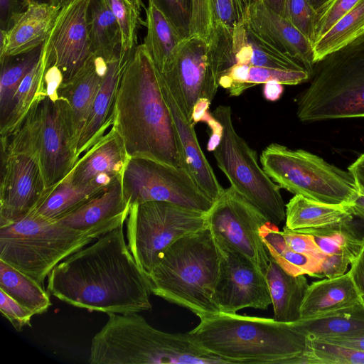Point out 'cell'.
I'll use <instances>...</instances> for the list:
<instances>
[{
    "instance_id": "cell-1",
    "label": "cell",
    "mask_w": 364,
    "mask_h": 364,
    "mask_svg": "<svg viewBox=\"0 0 364 364\" xmlns=\"http://www.w3.org/2000/svg\"><path fill=\"white\" fill-rule=\"evenodd\" d=\"M46 290L89 311L128 314L152 308L148 276L125 242L124 225L58 264L48 276Z\"/></svg>"
},
{
    "instance_id": "cell-2",
    "label": "cell",
    "mask_w": 364,
    "mask_h": 364,
    "mask_svg": "<svg viewBox=\"0 0 364 364\" xmlns=\"http://www.w3.org/2000/svg\"><path fill=\"white\" fill-rule=\"evenodd\" d=\"M110 119L129 157L181 167L178 139L160 73L143 43L136 47L122 69Z\"/></svg>"
},
{
    "instance_id": "cell-3",
    "label": "cell",
    "mask_w": 364,
    "mask_h": 364,
    "mask_svg": "<svg viewBox=\"0 0 364 364\" xmlns=\"http://www.w3.org/2000/svg\"><path fill=\"white\" fill-rule=\"evenodd\" d=\"M188 333L228 363L304 364L306 336L293 323L220 312Z\"/></svg>"
},
{
    "instance_id": "cell-4",
    "label": "cell",
    "mask_w": 364,
    "mask_h": 364,
    "mask_svg": "<svg viewBox=\"0 0 364 364\" xmlns=\"http://www.w3.org/2000/svg\"><path fill=\"white\" fill-rule=\"evenodd\" d=\"M107 315L91 340L90 364H227L200 347L188 332L161 331L138 313Z\"/></svg>"
},
{
    "instance_id": "cell-5",
    "label": "cell",
    "mask_w": 364,
    "mask_h": 364,
    "mask_svg": "<svg viewBox=\"0 0 364 364\" xmlns=\"http://www.w3.org/2000/svg\"><path fill=\"white\" fill-rule=\"evenodd\" d=\"M220 258L208 227L181 237L166 250L148 276L151 293L200 319L219 314L214 291Z\"/></svg>"
},
{
    "instance_id": "cell-6",
    "label": "cell",
    "mask_w": 364,
    "mask_h": 364,
    "mask_svg": "<svg viewBox=\"0 0 364 364\" xmlns=\"http://www.w3.org/2000/svg\"><path fill=\"white\" fill-rule=\"evenodd\" d=\"M296 102L302 122L364 117V34L316 62Z\"/></svg>"
},
{
    "instance_id": "cell-7",
    "label": "cell",
    "mask_w": 364,
    "mask_h": 364,
    "mask_svg": "<svg viewBox=\"0 0 364 364\" xmlns=\"http://www.w3.org/2000/svg\"><path fill=\"white\" fill-rule=\"evenodd\" d=\"M94 240L82 231L33 211L0 227V259L44 287L46 278L58 264Z\"/></svg>"
},
{
    "instance_id": "cell-8",
    "label": "cell",
    "mask_w": 364,
    "mask_h": 364,
    "mask_svg": "<svg viewBox=\"0 0 364 364\" xmlns=\"http://www.w3.org/2000/svg\"><path fill=\"white\" fill-rule=\"evenodd\" d=\"M266 173L280 188L325 203L350 204L358 194L353 176L302 149L269 144L260 155Z\"/></svg>"
},
{
    "instance_id": "cell-9",
    "label": "cell",
    "mask_w": 364,
    "mask_h": 364,
    "mask_svg": "<svg viewBox=\"0 0 364 364\" xmlns=\"http://www.w3.org/2000/svg\"><path fill=\"white\" fill-rule=\"evenodd\" d=\"M213 115L223 127L220 144L213 151L216 164L231 186L274 224L286 218L280 187L258 164L257 152L236 132L231 107L219 105Z\"/></svg>"
},
{
    "instance_id": "cell-10",
    "label": "cell",
    "mask_w": 364,
    "mask_h": 364,
    "mask_svg": "<svg viewBox=\"0 0 364 364\" xmlns=\"http://www.w3.org/2000/svg\"><path fill=\"white\" fill-rule=\"evenodd\" d=\"M208 228V212L165 201L131 206L127 219L128 247L149 276L166 250L181 237Z\"/></svg>"
},
{
    "instance_id": "cell-11",
    "label": "cell",
    "mask_w": 364,
    "mask_h": 364,
    "mask_svg": "<svg viewBox=\"0 0 364 364\" xmlns=\"http://www.w3.org/2000/svg\"><path fill=\"white\" fill-rule=\"evenodd\" d=\"M125 199L130 205L165 201L208 212L214 200L181 167L143 157H129L122 176Z\"/></svg>"
},
{
    "instance_id": "cell-12",
    "label": "cell",
    "mask_w": 364,
    "mask_h": 364,
    "mask_svg": "<svg viewBox=\"0 0 364 364\" xmlns=\"http://www.w3.org/2000/svg\"><path fill=\"white\" fill-rule=\"evenodd\" d=\"M270 221L231 186L208 212V227L216 242L240 252L264 272L269 256L261 235V228Z\"/></svg>"
},
{
    "instance_id": "cell-13",
    "label": "cell",
    "mask_w": 364,
    "mask_h": 364,
    "mask_svg": "<svg viewBox=\"0 0 364 364\" xmlns=\"http://www.w3.org/2000/svg\"><path fill=\"white\" fill-rule=\"evenodd\" d=\"M32 146L46 187L50 193L70 173L78 160L64 103L56 93H45L39 100L33 117Z\"/></svg>"
},
{
    "instance_id": "cell-14",
    "label": "cell",
    "mask_w": 364,
    "mask_h": 364,
    "mask_svg": "<svg viewBox=\"0 0 364 364\" xmlns=\"http://www.w3.org/2000/svg\"><path fill=\"white\" fill-rule=\"evenodd\" d=\"M210 60L216 83L235 64L301 70L304 67L282 53L255 32L247 18L234 28L214 25L208 40Z\"/></svg>"
},
{
    "instance_id": "cell-15",
    "label": "cell",
    "mask_w": 364,
    "mask_h": 364,
    "mask_svg": "<svg viewBox=\"0 0 364 364\" xmlns=\"http://www.w3.org/2000/svg\"><path fill=\"white\" fill-rule=\"evenodd\" d=\"M218 245L221 258L214 296L220 312L236 314L245 308L267 309L272 299L264 272L236 250Z\"/></svg>"
},
{
    "instance_id": "cell-16",
    "label": "cell",
    "mask_w": 364,
    "mask_h": 364,
    "mask_svg": "<svg viewBox=\"0 0 364 364\" xmlns=\"http://www.w3.org/2000/svg\"><path fill=\"white\" fill-rule=\"evenodd\" d=\"M161 75L190 119L196 102L201 97L212 102L219 87L213 72L209 43L198 36L184 40L171 68Z\"/></svg>"
},
{
    "instance_id": "cell-17",
    "label": "cell",
    "mask_w": 364,
    "mask_h": 364,
    "mask_svg": "<svg viewBox=\"0 0 364 364\" xmlns=\"http://www.w3.org/2000/svg\"><path fill=\"white\" fill-rule=\"evenodd\" d=\"M90 1L73 0L62 7L44 43L50 65L60 74L61 82L73 78L93 56L88 23Z\"/></svg>"
},
{
    "instance_id": "cell-18",
    "label": "cell",
    "mask_w": 364,
    "mask_h": 364,
    "mask_svg": "<svg viewBox=\"0 0 364 364\" xmlns=\"http://www.w3.org/2000/svg\"><path fill=\"white\" fill-rule=\"evenodd\" d=\"M49 193L36 156L25 154L1 156L0 227L36 210Z\"/></svg>"
},
{
    "instance_id": "cell-19",
    "label": "cell",
    "mask_w": 364,
    "mask_h": 364,
    "mask_svg": "<svg viewBox=\"0 0 364 364\" xmlns=\"http://www.w3.org/2000/svg\"><path fill=\"white\" fill-rule=\"evenodd\" d=\"M246 18L261 38L312 75L316 63L313 44L287 19L269 9L262 0H247Z\"/></svg>"
},
{
    "instance_id": "cell-20",
    "label": "cell",
    "mask_w": 364,
    "mask_h": 364,
    "mask_svg": "<svg viewBox=\"0 0 364 364\" xmlns=\"http://www.w3.org/2000/svg\"><path fill=\"white\" fill-rule=\"evenodd\" d=\"M130 208L124 196L119 177L102 193L57 221L96 240L124 225Z\"/></svg>"
},
{
    "instance_id": "cell-21",
    "label": "cell",
    "mask_w": 364,
    "mask_h": 364,
    "mask_svg": "<svg viewBox=\"0 0 364 364\" xmlns=\"http://www.w3.org/2000/svg\"><path fill=\"white\" fill-rule=\"evenodd\" d=\"M161 90L173 121L181 156V167L214 201L224 191L198 142L194 124L181 110L160 74Z\"/></svg>"
},
{
    "instance_id": "cell-22",
    "label": "cell",
    "mask_w": 364,
    "mask_h": 364,
    "mask_svg": "<svg viewBox=\"0 0 364 364\" xmlns=\"http://www.w3.org/2000/svg\"><path fill=\"white\" fill-rule=\"evenodd\" d=\"M105 68V62L92 56L73 78L61 82L56 90V95L63 100L76 151L80 137L102 83Z\"/></svg>"
},
{
    "instance_id": "cell-23",
    "label": "cell",
    "mask_w": 364,
    "mask_h": 364,
    "mask_svg": "<svg viewBox=\"0 0 364 364\" xmlns=\"http://www.w3.org/2000/svg\"><path fill=\"white\" fill-rule=\"evenodd\" d=\"M129 156L120 136L112 128L77 160L66 176L75 185L97 178L112 182L122 177Z\"/></svg>"
},
{
    "instance_id": "cell-24",
    "label": "cell",
    "mask_w": 364,
    "mask_h": 364,
    "mask_svg": "<svg viewBox=\"0 0 364 364\" xmlns=\"http://www.w3.org/2000/svg\"><path fill=\"white\" fill-rule=\"evenodd\" d=\"M60 9L58 5L30 4L8 31H0V58L28 53L43 45Z\"/></svg>"
},
{
    "instance_id": "cell-25",
    "label": "cell",
    "mask_w": 364,
    "mask_h": 364,
    "mask_svg": "<svg viewBox=\"0 0 364 364\" xmlns=\"http://www.w3.org/2000/svg\"><path fill=\"white\" fill-rule=\"evenodd\" d=\"M130 55H124L106 63L102 83L77 144L76 154L78 159L111 127L110 116L116 90L122 69Z\"/></svg>"
},
{
    "instance_id": "cell-26",
    "label": "cell",
    "mask_w": 364,
    "mask_h": 364,
    "mask_svg": "<svg viewBox=\"0 0 364 364\" xmlns=\"http://www.w3.org/2000/svg\"><path fill=\"white\" fill-rule=\"evenodd\" d=\"M269 256L264 274L273 305V318L278 322L294 323L300 319L301 306L309 284L304 274L287 273Z\"/></svg>"
},
{
    "instance_id": "cell-27",
    "label": "cell",
    "mask_w": 364,
    "mask_h": 364,
    "mask_svg": "<svg viewBox=\"0 0 364 364\" xmlns=\"http://www.w3.org/2000/svg\"><path fill=\"white\" fill-rule=\"evenodd\" d=\"M285 207V226L299 232L350 223L353 219L345 205L318 202L299 195H294Z\"/></svg>"
},
{
    "instance_id": "cell-28",
    "label": "cell",
    "mask_w": 364,
    "mask_h": 364,
    "mask_svg": "<svg viewBox=\"0 0 364 364\" xmlns=\"http://www.w3.org/2000/svg\"><path fill=\"white\" fill-rule=\"evenodd\" d=\"M363 296L348 271L346 274L309 285L300 309V319L350 305Z\"/></svg>"
},
{
    "instance_id": "cell-29",
    "label": "cell",
    "mask_w": 364,
    "mask_h": 364,
    "mask_svg": "<svg viewBox=\"0 0 364 364\" xmlns=\"http://www.w3.org/2000/svg\"><path fill=\"white\" fill-rule=\"evenodd\" d=\"M145 10L146 35L143 44L159 73L164 74L171 68L186 38L154 4L149 3Z\"/></svg>"
},
{
    "instance_id": "cell-30",
    "label": "cell",
    "mask_w": 364,
    "mask_h": 364,
    "mask_svg": "<svg viewBox=\"0 0 364 364\" xmlns=\"http://www.w3.org/2000/svg\"><path fill=\"white\" fill-rule=\"evenodd\" d=\"M306 336L328 338L364 332V297L343 307L293 323Z\"/></svg>"
},
{
    "instance_id": "cell-31",
    "label": "cell",
    "mask_w": 364,
    "mask_h": 364,
    "mask_svg": "<svg viewBox=\"0 0 364 364\" xmlns=\"http://www.w3.org/2000/svg\"><path fill=\"white\" fill-rule=\"evenodd\" d=\"M88 23L93 56L105 63L124 56L120 29L107 0L90 1Z\"/></svg>"
},
{
    "instance_id": "cell-32",
    "label": "cell",
    "mask_w": 364,
    "mask_h": 364,
    "mask_svg": "<svg viewBox=\"0 0 364 364\" xmlns=\"http://www.w3.org/2000/svg\"><path fill=\"white\" fill-rule=\"evenodd\" d=\"M111 183L97 178L85 185H75L65 177L34 212L46 219L58 220L102 193Z\"/></svg>"
},
{
    "instance_id": "cell-33",
    "label": "cell",
    "mask_w": 364,
    "mask_h": 364,
    "mask_svg": "<svg viewBox=\"0 0 364 364\" xmlns=\"http://www.w3.org/2000/svg\"><path fill=\"white\" fill-rule=\"evenodd\" d=\"M48 59L43 44L41 57L21 82L10 104L7 116L0 124L1 137L11 133L23 120L33 103L46 93L45 77Z\"/></svg>"
},
{
    "instance_id": "cell-34",
    "label": "cell",
    "mask_w": 364,
    "mask_h": 364,
    "mask_svg": "<svg viewBox=\"0 0 364 364\" xmlns=\"http://www.w3.org/2000/svg\"><path fill=\"white\" fill-rule=\"evenodd\" d=\"M0 289L28 308L34 315L46 313L52 305L50 294L45 287L1 259Z\"/></svg>"
},
{
    "instance_id": "cell-35",
    "label": "cell",
    "mask_w": 364,
    "mask_h": 364,
    "mask_svg": "<svg viewBox=\"0 0 364 364\" xmlns=\"http://www.w3.org/2000/svg\"><path fill=\"white\" fill-rule=\"evenodd\" d=\"M269 223L262 227L261 235L268 254L276 262L291 275L307 274L323 278L321 273L322 259L300 254L290 249L282 231H279L274 225H269Z\"/></svg>"
},
{
    "instance_id": "cell-36",
    "label": "cell",
    "mask_w": 364,
    "mask_h": 364,
    "mask_svg": "<svg viewBox=\"0 0 364 364\" xmlns=\"http://www.w3.org/2000/svg\"><path fill=\"white\" fill-rule=\"evenodd\" d=\"M43 44L28 53L0 58V124L21 82L40 60Z\"/></svg>"
},
{
    "instance_id": "cell-37",
    "label": "cell",
    "mask_w": 364,
    "mask_h": 364,
    "mask_svg": "<svg viewBox=\"0 0 364 364\" xmlns=\"http://www.w3.org/2000/svg\"><path fill=\"white\" fill-rule=\"evenodd\" d=\"M363 34L364 0H360L314 43L316 62Z\"/></svg>"
},
{
    "instance_id": "cell-38",
    "label": "cell",
    "mask_w": 364,
    "mask_h": 364,
    "mask_svg": "<svg viewBox=\"0 0 364 364\" xmlns=\"http://www.w3.org/2000/svg\"><path fill=\"white\" fill-rule=\"evenodd\" d=\"M302 233L311 235L325 255H341L353 262L361 247L362 238L358 237L352 223Z\"/></svg>"
},
{
    "instance_id": "cell-39",
    "label": "cell",
    "mask_w": 364,
    "mask_h": 364,
    "mask_svg": "<svg viewBox=\"0 0 364 364\" xmlns=\"http://www.w3.org/2000/svg\"><path fill=\"white\" fill-rule=\"evenodd\" d=\"M304 364H364V352L306 336Z\"/></svg>"
},
{
    "instance_id": "cell-40",
    "label": "cell",
    "mask_w": 364,
    "mask_h": 364,
    "mask_svg": "<svg viewBox=\"0 0 364 364\" xmlns=\"http://www.w3.org/2000/svg\"><path fill=\"white\" fill-rule=\"evenodd\" d=\"M119 25L122 54L131 55L137 46L138 31L142 22L141 0H107Z\"/></svg>"
},
{
    "instance_id": "cell-41",
    "label": "cell",
    "mask_w": 364,
    "mask_h": 364,
    "mask_svg": "<svg viewBox=\"0 0 364 364\" xmlns=\"http://www.w3.org/2000/svg\"><path fill=\"white\" fill-rule=\"evenodd\" d=\"M311 77L306 70H288L267 67L250 66L247 81L242 85L228 90L230 96L237 97L247 89L262 83L276 81L282 85H298L308 81Z\"/></svg>"
},
{
    "instance_id": "cell-42",
    "label": "cell",
    "mask_w": 364,
    "mask_h": 364,
    "mask_svg": "<svg viewBox=\"0 0 364 364\" xmlns=\"http://www.w3.org/2000/svg\"><path fill=\"white\" fill-rule=\"evenodd\" d=\"M282 16L301 32L314 45L316 11L306 0H286Z\"/></svg>"
},
{
    "instance_id": "cell-43",
    "label": "cell",
    "mask_w": 364,
    "mask_h": 364,
    "mask_svg": "<svg viewBox=\"0 0 364 364\" xmlns=\"http://www.w3.org/2000/svg\"><path fill=\"white\" fill-rule=\"evenodd\" d=\"M154 4L188 38L192 14V0H149Z\"/></svg>"
},
{
    "instance_id": "cell-44",
    "label": "cell",
    "mask_w": 364,
    "mask_h": 364,
    "mask_svg": "<svg viewBox=\"0 0 364 364\" xmlns=\"http://www.w3.org/2000/svg\"><path fill=\"white\" fill-rule=\"evenodd\" d=\"M360 1L330 0L324 6L317 11L314 23L315 42Z\"/></svg>"
},
{
    "instance_id": "cell-45",
    "label": "cell",
    "mask_w": 364,
    "mask_h": 364,
    "mask_svg": "<svg viewBox=\"0 0 364 364\" xmlns=\"http://www.w3.org/2000/svg\"><path fill=\"white\" fill-rule=\"evenodd\" d=\"M214 25L234 28L247 18V0H211Z\"/></svg>"
},
{
    "instance_id": "cell-46",
    "label": "cell",
    "mask_w": 364,
    "mask_h": 364,
    "mask_svg": "<svg viewBox=\"0 0 364 364\" xmlns=\"http://www.w3.org/2000/svg\"><path fill=\"white\" fill-rule=\"evenodd\" d=\"M213 27L211 0H192L190 36H198L208 41Z\"/></svg>"
},
{
    "instance_id": "cell-47",
    "label": "cell",
    "mask_w": 364,
    "mask_h": 364,
    "mask_svg": "<svg viewBox=\"0 0 364 364\" xmlns=\"http://www.w3.org/2000/svg\"><path fill=\"white\" fill-rule=\"evenodd\" d=\"M0 311L14 328L21 331L25 326H31L34 314L28 308L0 289Z\"/></svg>"
},
{
    "instance_id": "cell-48",
    "label": "cell",
    "mask_w": 364,
    "mask_h": 364,
    "mask_svg": "<svg viewBox=\"0 0 364 364\" xmlns=\"http://www.w3.org/2000/svg\"><path fill=\"white\" fill-rule=\"evenodd\" d=\"M282 234L288 247L296 252L323 259L325 255L316 245L311 235L293 231L284 227Z\"/></svg>"
},
{
    "instance_id": "cell-49",
    "label": "cell",
    "mask_w": 364,
    "mask_h": 364,
    "mask_svg": "<svg viewBox=\"0 0 364 364\" xmlns=\"http://www.w3.org/2000/svg\"><path fill=\"white\" fill-rule=\"evenodd\" d=\"M29 4L28 0H0V31H8Z\"/></svg>"
},
{
    "instance_id": "cell-50",
    "label": "cell",
    "mask_w": 364,
    "mask_h": 364,
    "mask_svg": "<svg viewBox=\"0 0 364 364\" xmlns=\"http://www.w3.org/2000/svg\"><path fill=\"white\" fill-rule=\"evenodd\" d=\"M353 262L349 257L341 255H325L321 262V273L323 277L334 278L347 272Z\"/></svg>"
},
{
    "instance_id": "cell-51",
    "label": "cell",
    "mask_w": 364,
    "mask_h": 364,
    "mask_svg": "<svg viewBox=\"0 0 364 364\" xmlns=\"http://www.w3.org/2000/svg\"><path fill=\"white\" fill-rule=\"evenodd\" d=\"M362 296L364 297V237L360 250L348 270Z\"/></svg>"
},
{
    "instance_id": "cell-52",
    "label": "cell",
    "mask_w": 364,
    "mask_h": 364,
    "mask_svg": "<svg viewBox=\"0 0 364 364\" xmlns=\"http://www.w3.org/2000/svg\"><path fill=\"white\" fill-rule=\"evenodd\" d=\"M316 339L364 352V332L351 336L319 338Z\"/></svg>"
},
{
    "instance_id": "cell-53",
    "label": "cell",
    "mask_w": 364,
    "mask_h": 364,
    "mask_svg": "<svg viewBox=\"0 0 364 364\" xmlns=\"http://www.w3.org/2000/svg\"><path fill=\"white\" fill-rule=\"evenodd\" d=\"M353 176L358 191H364V154L360 155L348 168Z\"/></svg>"
},
{
    "instance_id": "cell-54",
    "label": "cell",
    "mask_w": 364,
    "mask_h": 364,
    "mask_svg": "<svg viewBox=\"0 0 364 364\" xmlns=\"http://www.w3.org/2000/svg\"><path fill=\"white\" fill-rule=\"evenodd\" d=\"M284 92L283 85L276 81H269L264 83L263 95L265 100L274 102L281 97Z\"/></svg>"
},
{
    "instance_id": "cell-55",
    "label": "cell",
    "mask_w": 364,
    "mask_h": 364,
    "mask_svg": "<svg viewBox=\"0 0 364 364\" xmlns=\"http://www.w3.org/2000/svg\"><path fill=\"white\" fill-rule=\"evenodd\" d=\"M210 103L211 102L205 97H201L196 102L191 114V119L194 124L202 121L205 113L208 112Z\"/></svg>"
},
{
    "instance_id": "cell-56",
    "label": "cell",
    "mask_w": 364,
    "mask_h": 364,
    "mask_svg": "<svg viewBox=\"0 0 364 364\" xmlns=\"http://www.w3.org/2000/svg\"><path fill=\"white\" fill-rule=\"evenodd\" d=\"M346 207L353 216L364 220V191H358V194L354 200Z\"/></svg>"
},
{
    "instance_id": "cell-57",
    "label": "cell",
    "mask_w": 364,
    "mask_h": 364,
    "mask_svg": "<svg viewBox=\"0 0 364 364\" xmlns=\"http://www.w3.org/2000/svg\"><path fill=\"white\" fill-rule=\"evenodd\" d=\"M262 1L272 11L282 16L286 0H262Z\"/></svg>"
},
{
    "instance_id": "cell-58",
    "label": "cell",
    "mask_w": 364,
    "mask_h": 364,
    "mask_svg": "<svg viewBox=\"0 0 364 364\" xmlns=\"http://www.w3.org/2000/svg\"><path fill=\"white\" fill-rule=\"evenodd\" d=\"M311 8L316 12L324 6L330 0H306Z\"/></svg>"
},
{
    "instance_id": "cell-59",
    "label": "cell",
    "mask_w": 364,
    "mask_h": 364,
    "mask_svg": "<svg viewBox=\"0 0 364 364\" xmlns=\"http://www.w3.org/2000/svg\"><path fill=\"white\" fill-rule=\"evenodd\" d=\"M30 4H49L53 5H58V0H28Z\"/></svg>"
},
{
    "instance_id": "cell-60",
    "label": "cell",
    "mask_w": 364,
    "mask_h": 364,
    "mask_svg": "<svg viewBox=\"0 0 364 364\" xmlns=\"http://www.w3.org/2000/svg\"><path fill=\"white\" fill-rule=\"evenodd\" d=\"M73 1V0H58L59 6H60V8H62L63 6H65Z\"/></svg>"
}]
</instances>
